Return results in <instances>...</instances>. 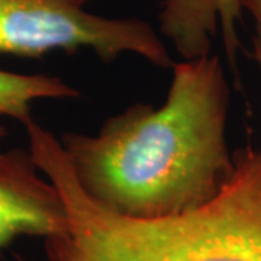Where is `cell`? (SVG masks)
I'll return each mask as SVG.
<instances>
[{
	"instance_id": "cell-1",
	"label": "cell",
	"mask_w": 261,
	"mask_h": 261,
	"mask_svg": "<svg viewBox=\"0 0 261 261\" xmlns=\"http://www.w3.org/2000/svg\"><path fill=\"white\" fill-rule=\"evenodd\" d=\"M171 67L160 108L140 103L108 119L96 135L58 138L80 187L118 214L152 219L193 211L232 173L221 58L209 54Z\"/></svg>"
},
{
	"instance_id": "cell-2",
	"label": "cell",
	"mask_w": 261,
	"mask_h": 261,
	"mask_svg": "<svg viewBox=\"0 0 261 261\" xmlns=\"http://www.w3.org/2000/svg\"><path fill=\"white\" fill-rule=\"evenodd\" d=\"M28 140L65 209L64 229L45 240L49 261H261V142L233 154L231 176L207 203L142 219L87 195L53 132L38 126Z\"/></svg>"
},
{
	"instance_id": "cell-3",
	"label": "cell",
	"mask_w": 261,
	"mask_h": 261,
	"mask_svg": "<svg viewBox=\"0 0 261 261\" xmlns=\"http://www.w3.org/2000/svg\"><path fill=\"white\" fill-rule=\"evenodd\" d=\"M82 48L103 61L129 53L163 68L174 64L152 27L140 19L93 15L77 0H0L2 54L41 57Z\"/></svg>"
},
{
	"instance_id": "cell-4",
	"label": "cell",
	"mask_w": 261,
	"mask_h": 261,
	"mask_svg": "<svg viewBox=\"0 0 261 261\" xmlns=\"http://www.w3.org/2000/svg\"><path fill=\"white\" fill-rule=\"evenodd\" d=\"M39 173L29 151L0 149V251L22 235L47 240L64 229L63 199Z\"/></svg>"
},
{
	"instance_id": "cell-5",
	"label": "cell",
	"mask_w": 261,
	"mask_h": 261,
	"mask_svg": "<svg viewBox=\"0 0 261 261\" xmlns=\"http://www.w3.org/2000/svg\"><path fill=\"white\" fill-rule=\"evenodd\" d=\"M243 12L240 0H164L160 32L183 60L209 56L212 41L221 32L229 65L235 68Z\"/></svg>"
},
{
	"instance_id": "cell-6",
	"label": "cell",
	"mask_w": 261,
	"mask_h": 261,
	"mask_svg": "<svg viewBox=\"0 0 261 261\" xmlns=\"http://www.w3.org/2000/svg\"><path fill=\"white\" fill-rule=\"evenodd\" d=\"M80 92L60 77L19 74L0 70V116L27 125L34 121L32 105L42 99H77Z\"/></svg>"
},
{
	"instance_id": "cell-7",
	"label": "cell",
	"mask_w": 261,
	"mask_h": 261,
	"mask_svg": "<svg viewBox=\"0 0 261 261\" xmlns=\"http://www.w3.org/2000/svg\"><path fill=\"white\" fill-rule=\"evenodd\" d=\"M252 57L261 71V23L255 22V32L252 35Z\"/></svg>"
},
{
	"instance_id": "cell-8",
	"label": "cell",
	"mask_w": 261,
	"mask_h": 261,
	"mask_svg": "<svg viewBox=\"0 0 261 261\" xmlns=\"http://www.w3.org/2000/svg\"><path fill=\"white\" fill-rule=\"evenodd\" d=\"M243 10L250 12L255 22L261 23V0H240Z\"/></svg>"
},
{
	"instance_id": "cell-9",
	"label": "cell",
	"mask_w": 261,
	"mask_h": 261,
	"mask_svg": "<svg viewBox=\"0 0 261 261\" xmlns=\"http://www.w3.org/2000/svg\"><path fill=\"white\" fill-rule=\"evenodd\" d=\"M5 137H6V129L0 125V140H2V138H5Z\"/></svg>"
},
{
	"instance_id": "cell-10",
	"label": "cell",
	"mask_w": 261,
	"mask_h": 261,
	"mask_svg": "<svg viewBox=\"0 0 261 261\" xmlns=\"http://www.w3.org/2000/svg\"><path fill=\"white\" fill-rule=\"evenodd\" d=\"M77 2H80V3H82V5H84V3H86V2H87V0H77Z\"/></svg>"
}]
</instances>
